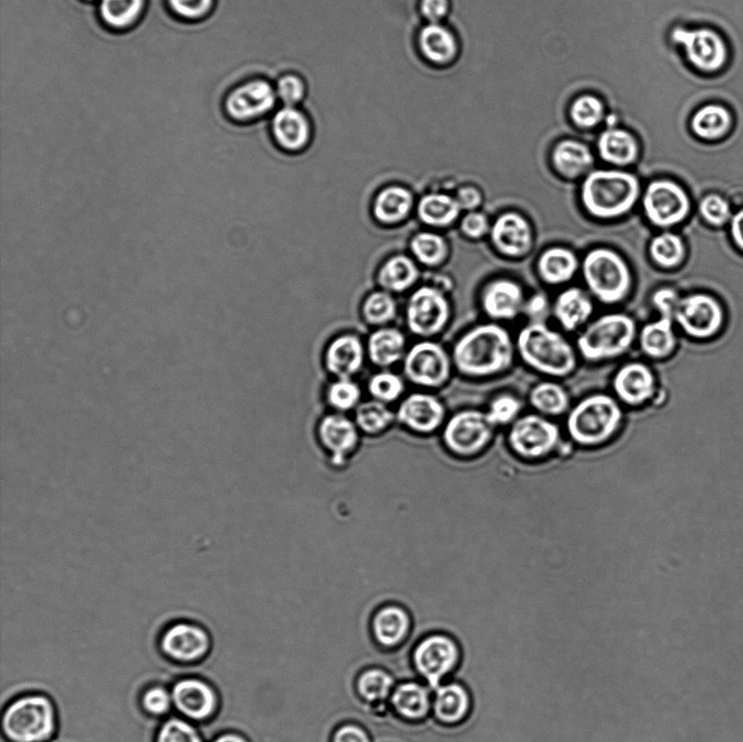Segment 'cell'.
<instances>
[{
  "label": "cell",
  "instance_id": "484cf974",
  "mask_svg": "<svg viewBox=\"0 0 743 742\" xmlns=\"http://www.w3.org/2000/svg\"><path fill=\"white\" fill-rule=\"evenodd\" d=\"M431 688L418 682L396 685L389 700L393 712L405 722L418 723L432 713Z\"/></svg>",
  "mask_w": 743,
  "mask_h": 742
},
{
  "label": "cell",
  "instance_id": "5bb4252c",
  "mask_svg": "<svg viewBox=\"0 0 743 742\" xmlns=\"http://www.w3.org/2000/svg\"><path fill=\"white\" fill-rule=\"evenodd\" d=\"M404 373L414 385L437 389L451 376V361L438 344L423 342L414 346L404 362Z\"/></svg>",
  "mask_w": 743,
  "mask_h": 742
},
{
  "label": "cell",
  "instance_id": "f5cc1de1",
  "mask_svg": "<svg viewBox=\"0 0 743 742\" xmlns=\"http://www.w3.org/2000/svg\"><path fill=\"white\" fill-rule=\"evenodd\" d=\"M700 215L709 225L722 227L732 219V208L723 196L709 194L704 197L699 205Z\"/></svg>",
  "mask_w": 743,
  "mask_h": 742
},
{
  "label": "cell",
  "instance_id": "9a60e30c",
  "mask_svg": "<svg viewBox=\"0 0 743 742\" xmlns=\"http://www.w3.org/2000/svg\"><path fill=\"white\" fill-rule=\"evenodd\" d=\"M159 648L173 662L195 664L207 657L212 648V639L205 628L178 622L165 630L160 637Z\"/></svg>",
  "mask_w": 743,
  "mask_h": 742
},
{
  "label": "cell",
  "instance_id": "91938a15",
  "mask_svg": "<svg viewBox=\"0 0 743 742\" xmlns=\"http://www.w3.org/2000/svg\"><path fill=\"white\" fill-rule=\"evenodd\" d=\"M679 296L673 289H661L653 295V303L659 309L662 317L674 319Z\"/></svg>",
  "mask_w": 743,
  "mask_h": 742
},
{
  "label": "cell",
  "instance_id": "6da1fadb",
  "mask_svg": "<svg viewBox=\"0 0 743 742\" xmlns=\"http://www.w3.org/2000/svg\"><path fill=\"white\" fill-rule=\"evenodd\" d=\"M514 342L509 331L497 324L481 325L457 342L454 363L469 377H490L513 364Z\"/></svg>",
  "mask_w": 743,
  "mask_h": 742
},
{
  "label": "cell",
  "instance_id": "f35d334b",
  "mask_svg": "<svg viewBox=\"0 0 743 742\" xmlns=\"http://www.w3.org/2000/svg\"><path fill=\"white\" fill-rule=\"evenodd\" d=\"M461 210L456 199H452L451 196L431 194L420 201L418 213L420 219L427 225L447 227L460 216Z\"/></svg>",
  "mask_w": 743,
  "mask_h": 742
},
{
  "label": "cell",
  "instance_id": "c3c4849f",
  "mask_svg": "<svg viewBox=\"0 0 743 742\" xmlns=\"http://www.w3.org/2000/svg\"><path fill=\"white\" fill-rule=\"evenodd\" d=\"M155 742H206L203 735L189 721L170 717L159 727Z\"/></svg>",
  "mask_w": 743,
  "mask_h": 742
},
{
  "label": "cell",
  "instance_id": "681fc988",
  "mask_svg": "<svg viewBox=\"0 0 743 742\" xmlns=\"http://www.w3.org/2000/svg\"><path fill=\"white\" fill-rule=\"evenodd\" d=\"M604 106L600 98L593 95H582L571 108V116L577 126L590 129L597 127L604 118Z\"/></svg>",
  "mask_w": 743,
  "mask_h": 742
},
{
  "label": "cell",
  "instance_id": "7dc6e473",
  "mask_svg": "<svg viewBox=\"0 0 743 742\" xmlns=\"http://www.w3.org/2000/svg\"><path fill=\"white\" fill-rule=\"evenodd\" d=\"M412 250L421 263L438 265L447 257V243L435 233H419L412 241Z\"/></svg>",
  "mask_w": 743,
  "mask_h": 742
},
{
  "label": "cell",
  "instance_id": "603a6c76",
  "mask_svg": "<svg viewBox=\"0 0 743 742\" xmlns=\"http://www.w3.org/2000/svg\"><path fill=\"white\" fill-rule=\"evenodd\" d=\"M472 709V695L463 684L445 682L435 689L432 698V713L440 724L461 725L468 719Z\"/></svg>",
  "mask_w": 743,
  "mask_h": 742
},
{
  "label": "cell",
  "instance_id": "4fadbf2b",
  "mask_svg": "<svg viewBox=\"0 0 743 742\" xmlns=\"http://www.w3.org/2000/svg\"><path fill=\"white\" fill-rule=\"evenodd\" d=\"M674 39L684 46L689 63L699 71L715 73L725 67L729 51L720 33L708 28L677 29Z\"/></svg>",
  "mask_w": 743,
  "mask_h": 742
},
{
  "label": "cell",
  "instance_id": "83f0119b",
  "mask_svg": "<svg viewBox=\"0 0 743 742\" xmlns=\"http://www.w3.org/2000/svg\"><path fill=\"white\" fill-rule=\"evenodd\" d=\"M418 47L429 63L439 66L452 63L458 52L455 35L440 23H429L421 29Z\"/></svg>",
  "mask_w": 743,
  "mask_h": 742
},
{
  "label": "cell",
  "instance_id": "ba28073f",
  "mask_svg": "<svg viewBox=\"0 0 743 742\" xmlns=\"http://www.w3.org/2000/svg\"><path fill=\"white\" fill-rule=\"evenodd\" d=\"M461 660L462 650L458 642L442 633L420 639L412 655L415 671L433 690L447 682Z\"/></svg>",
  "mask_w": 743,
  "mask_h": 742
},
{
  "label": "cell",
  "instance_id": "d6986e66",
  "mask_svg": "<svg viewBox=\"0 0 743 742\" xmlns=\"http://www.w3.org/2000/svg\"><path fill=\"white\" fill-rule=\"evenodd\" d=\"M318 438L332 464L340 467L357 450L361 431L345 414L334 412L320 420Z\"/></svg>",
  "mask_w": 743,
  "mask_h": 742
},
{
  "label": "cell",
  "instance_id": "30bf717a",
  "mask_svg": "<svg viewBox=\"0 0 743 742\" xmlns=\"http://www.w3.org/2000/svg\"><path fill=\"white\" fill-rule=\"evenodd\" d=\"M642 204L651 224L659 228L681 224L691 210L688 193L681 185L670 180L651 182L643 196Z\"/></svg>",
  "mask_w": 743,
  "mask_h": 742
},
{
  "label": "cell",
  "instance_id": "e7e4bbea",
  "mask_svg": "<svg viewBox=\"0 0 743 742\" xmlns=\"http://www.w3.org/2000/svg\"><path fill=\"white\" fill-rule=\"evenodd\" d=\"M548 304L544 295H536L534 299H531L525 304V309L529 315H540L546 311Z\"/></svg>",
  "mask_w": 743,
  "mask_h": 742
},
{
  "label": "cell",
  "instance_id": "7a4b0ae2",
  "mask_svg": "<svg viewBox=\"0 0 743 742\" xmlns=\"http://www.w3.org/2000/svg\"><path fill=\"white\" fill-rule=\"evenodd\" d=\"M640 195L633 173L615 169L590 171L581 187L582 204L599 219H614L630 212Z\"/></svg>",
  "mask_w": 743,
  "mask_h": 742
},
{
  "label": "cell",
  "instance_id": "b9f144b4",
  "mask_svg": "<svg viewBox=\"0 0 743 742\" xmlns=\"http://www.w3.org/2000/svg\"><path fill=\"white\" fill-rule=\"evenodd\" d=\"M530 403L542 414L557 416L568 410L566 390L555 382H541L530 393Z\"/></svg>",
  "mask_w": 743,
  "mask_h": 742
},
{
  "label": "cell",
  "instance_id": "cb8c5ba5",
  "mask_svg": "<svg viewBox=\"0 0 743 742\" xmlns=\"http://www.w3.org/2000/svg\"><path fill=\"white\" fill-rule=\"evenodd\" d=\"M412 629V618L404 608L398 604H388L381 607L373 616L371 621V633L377 645L394 649L410 636Z\"/></svg>",
  "mask_w": 743,
  "mask_h": 742
},
{
  "label": "cell",
  "instance_id": "4316f807",
  "mask_svg": "<svg viewBox=\"0 0 743 742\" xmlns=\"http://www.w3.org/2000/svg\"><path fill=\"white\" fill-rule=\"evenodd\" d=\"M271 129L277 143L291 152L302 150L311 140V122L295 107L281 108L272 119Z\"/></svg>",
  "mask_w": 743,
  "mask_h": 742
},
{
  "label": "cell",
  "instance_id": "e0dca14e",
  "mask_svg": "<svg viewBox=\"0 0 743 742\" xmlns=\"http://www.w3.org/2000/svg\"><path fill=\"white\" fill-rule=\"evenodd\" d=\"M449 316V303L436 289L421 288L413 294L408 303V327L416 335H435L447 324Z\"/></svg>",
  "mask_w": 743,
  "mask_h": 742
},
{
  "label": "cell",
  "instance_id": "8d00e7d4",
  "mask_svg": "<svg viewBox=\"0 0 743 742\" xmlns=\"http://www.w3.org/2000/svg\"><path fill=\"white\" fill-rule=\"evenodd\" d=\"M396 413L389 405L376 400L362 402L355 411V424L359 431L370 437L385 434L396 422Z\"/></svg>",
  "mask_w": 743,
  "mask_h": 742
},
{
  "label": "cell",
  "instance_id": "f6af8a7d",
  "mask_svg": "<svg viewBox=\"0 0 743 742\" xmlns=\"http://www.w3.org/2000/svg\"><path fill=\"white\" fill-rule=\"evenodd\" d=\"M143 0H102L101 14L111 27L125 28L139 17Z\"/></svg>",
  "mask_w": 743,
  "mask_h": 742
},
{
  "label": "cell",
  "instance_id": "4dcf8cb0",
  "mask_svg": "<svg viewBox=\"0 0 743 742\" xmlns=\"http://www.w3.org/2000/svg\"><path fill=\"white\" fill-rule=\"evenodd\" d=\"M593 313L588 294L578 288L563 291L554 303V315L562 327L574 331L587 323Z\"/></svg>",
  "mask_w": 743,
  "mask_h": 742
},
{
  "label": "cell",
  "instance_id": "6f0895ef",
  "mask_svg": "<svg viewBox=\"0 0 743 742\" xmlns=\"http://www.w3.org/2000/svg\"><path fill=\"white\" fill-rule=\"evenodd\" d=\"M490 229L487 216L481 213H469L462 221V231L468 238L480 239L486 236Z\"/></svg>",
  "mask_w": 743,
  "mask_h": 742
},
{
  "label": "cell",
  "instance_id": "9f6ffc18",
  "mask_svg": "<svg viewBox=\"0 0 743 742\" xmlns=\"http://www.w3.org/2000/svg\"><path fill=\"white\" fill-rule=\"evenodd\" d=\"M173 10L185 18L202 17L212 6L213 0H169Z\"/></svg>",
  "mask_w": 743,
  "mask_h": 742
},
{
  "label": "cell",
  "instance_id": "7bdbcfd3",
  "mask_svg": "<svg viewBox=\"0 0 743 742\" xmlns=\"http://www.w3.org/2000/svg\"><path fill=\"white\" fill-rule=\"evenodd\" d=\"M650 255L655 264L672 269L684 262L686 246L677 234L665 232L652 240Z\"/></svg>",
  "mask_w": 743,
  "mask_h": 742
},
{
  "label": "cell",
  "instance_id": "7c38bea8",
  "mask_svg": "<svg viewBox=\"0 0 743 742\" xmlns=\"http://www.w3.org/2000/svg\"><path fill=\"white\" fill-rule=\"evenodd\" d=\"M561 432L551 420L530 414L516 420L509 442L512 450L527 460H537L560 445Z\"/></svg>",
  "mask_w": 743,
  "mask_h": 742
},
{
  "label": "cell",
  "instance_id": "d4e9b609",
  "mask_svg": "<svg viewBox=\"0 0 743 742\" xmlns=\"http://www.w3.org/2000/svg\"><path fill=\"white\" fill-rule=\"evenodd\" d=\"M522 287L513 280L499 279L488 284L482 294V306L493 319H514L524 311L525 298Z\"/></svg>",
  "mask_w": 743,
  "mask_h": 742
},
{
  "label": "cell",
  "instance_id": "bcb514c9",
  "mask_svg": "<svg viewBox=\"0 0 743 742\" xmlns=\"http://www.w3.org/2000/svg\"><path fill=\"white\" fill-rule=\"evenodd\" d=\"M368 392L373 400L390 405L398 402L405 392L404 380L389 371H382L368 382Z\"/></svg>",
  "mask_w": 743,
  "mask_h": 742
},
{
  "label": "cell",
  "instance_id": "74e56055",
  "mask_svg": "<svg viewBox=\"0 0 743 742\" xmlns=\"http://www.w3.org/2000/svg\"><path fill=\"white\" fill-rule=\"evenodd\" d=\"M405 339L396 329H382L371 336L368 352L371 362L380 367L398 363L404 353Z\"/></svg>",
  "mask_w": 743,
  "mask_h": 742
},
{
  "label": "cell",
  "instance_id": "9c48e42d",
  "mask_svg": "<svg viewBox=\"0 0 743 742\" xmlns=\"http://www.w3.org/2000/svg\"><path fill=\"white\" fill-rule=\"evenodd\" d=\"M493 430L487 413L466 410L456 413L445 423L443 442L454 455L475 456L490 443Z\"/></svg>",
  "mask_w": 743,
  "mask_h": 742
},
{
  "label": "cell",
  "instance_id": "94428289",
  "mask_svg": "<svg viewBox=\"0 0 743 742\" xmlns=\"http://www.w3.org/2000/svg\"><path fill=\"white\" fill-rule=\"evenodd\" d=\"M449 0H421L420 11L429 23H440L448 16Z\"/></svg>",
  "mask_w": 743,
  "mask_h": 742
},
{
  "label": "cell",
  "instance_id": "d590c367",
  "mask_svg": "<svg viewBox=\"0 0 743 742\" xmlns=\"http://www.w3.org/2000/svg\"><path fill=\"white\" fill-rule=\"evenodd\" d=\"M395 686L393 676L378 667L365 670L356 679L358 697L371 707H380L389 701Z\"/></svg>",
  "mask_w": 743,
  "mask_h": 742
},
{
  "label": "cell",
  "instance_id": "be15d7a7",
  "mask_svg": "<svg viewBox=\"0 0 743 742\" xmlns=\"http://www.w3.org/2000/svg\"><path fill=\"white\" fill-rule=\"evenodd\" d=\"M730 234H732L737 249L743 252V209L739 210V212L732 217Z\"/></svg>",
  "mask_w": 743,
  "mask_h": 742
},
{
  "label": "cell",
  "instance_id": "836d02e7",
  "mask_svg": "<svg viewBox=\"0 0 743 742\" xmlns=\"http://www.w3.org/2000/svg\"><path fill=\"white\" fill-rule=\"evenodd\" d=\"M553 164L566 178H577L587 173L593 165L589 148L580 142L566 140L557 144L553 151Z\"/></svg>",
  "mask_w": 743,
  "mask_h": 742
},
{
  "label": "cell",
  "instance_id": "ac0fdd59",
  "mask_svg": "<svg viewBox=\"0 0 743 742\" xmlns=\"http://www.w3.org/2000/svg\"><path fill=\"white\" fill-rule=\"evenodd\" d=\"M447 411L443 403L428 393L408 395L396 412V419L407 430L419 436L435 434L445 424Z\"/></svg>",
  "mask_w": 743,
  "mask_h": 742
},
{
  "label": "cell",
  "instance_id": "d6a6232c",
  "mask_svg": "<svg viewBox=\"0 0 743 742\" xmlns=\"http://www.w3.org/2000/svg\"><path fill=\"white\" fill-rule=\"evenodd\" d=\"M578 267L577 256L565 247H551L543 252L538 261L540 277L550 284H562L572 280Z\"/></svg>",
  "mask_w": 743,
  "mask_h": 742
},
{
  "label": "cell",
  "instance_id": "f546056e",
  "mask_svg": "<svg viewBox=\"0 0 743 742\" xmlns=\"http://www.w3.org/2000/svg\"><path fill=\"white\" fill-rule=\"evenodd\" d=\"M734 127L732 111L721 104H709L701 107L691 119V130L703 141H720Z\"/></svg>",
  "mask_w": 743,
  "mask_h": 742
},
{
  "label": "cell",
  "instance_id": "ffe728a7",
  "mask_svg": "<svg viewBox=\"0 0 743 742\" xmlns=\"http://www.w3.org/2000/svg\"><path fill=\"white\" fill-rule=\"evenodd\" d=\"M277 100L274 86L265 80H254L234 90L226 107L234 120L251 121L267 115L275 108Z\"/></svg>",
  "mask_w": 743,
  "mask_h": 742
},
{
  "label": "cell",
  "instance_id": "277c9868",
  "mask_svg": "<svg viewBox=\"0 0 743 742\" xmlns=\"http://www.w3.org/2000/svg\"><path fill=\"white\" fill-rule=\"evenodd\" d=\"M57 731L54 702L44 695L11 701L3 714V733L9 742H48Z\"/></svg>",
  "mask_w": 743,
  "mask_h": 742
},
{
  "label": "cell",
  "instance_id": "8fae6325",
  "mask_svg": "<svg viewBox=\"0 0 743 742\" xmlns=\"http://www.w3.org/2000/svg\"><path fill=\"white\" fill-rule=\"evenodd\" d=\"M674 319L689 337L708 340L723 328L725 312L714 296L692 294L679 300Z\"/></svg>",
  "mask_w": 743,
  "mask_h": 742
},
{
  "label": "cell",
  "instance_id": "680465c9",
  "mask_svg": "<svg viewBox=\"0 0 743 742\" xmlns=\"http://www.w3.org/2000/svg\"><path fill=\"white\" fill-rule=\"evenodd\" d=\"M331 742H373V740L361 725L346 723L334 731Z\"/></svg>",
  "mask_w": 743,
  "mask_h": 742
},
{
  "label": "cell",
  "instance_id": "ab89813d",
  "mask_svg": "<svg viewBox=\"0 0 743 742\" xmlns=\"http://www.w3.org/2000/svg\"><path fill=\"white\" fill-rule=\"evenodd\" d=\"M413 196L399 187L382 191L376 200L374 213L377 219L385 224H396L405 219L411 212Z\"/></svg>",
  "mask_w": 743,
  "mask_h": 742
},
{
  "label": "cell",
  "instance_id": "db71d44e",
  "mask_svg": "<svg viewBox=\"0 0 743 742\" xmlns=\"http://www.w3.org/2000/svg\"><path fill=\"white\" fill-rule=\"evenodd\" d=\"M141 706L150 716L162 717L170 713L173 708L171 690L163 686H153L143 692Z\"/></svg>",
  "mask_w": 743,
  "mask_h": 742
},
{
  "label": "cell",
  "instance_id": "6125c7cd",
  "mask_svg": "<svg viewBox=\"0 0 743 742\" xmlns=\"http://www.w3.org/2000/svg\"><path fill=\"white\" fill-rule=\"evenodd\" d=\"M456 201L461 209L474 210L482 202L481 193L475 188H464L457 193Z\"/></svg>",
  "mask_w": 743,
  "mask_h": 742
},
{
  "label": "cell",
  "instance_id": "1f68e13d",
  "mask_svg": "<svg viewBox=\"0 0 743 742\" xmlns=\"http://www.w3.org/2000/svg\"><path fill=\"white\" fill-rule=\"evenodd\" d=\"M598 150L606 163L628 166L636 162L639 145L635 136L630 132L611 128L601 134Z\"/></svg>",
  "mask_w": 743,
  "mask_h": 742
},
{
  "label": "cell",
  "instance_id": "2e32d148",
  "mask_svg": "<svg viewBox=\"0 0 743 742\" xmlns=\"http://www.w3.org/2000/svg\"><path fill=\"white\" fill-rule=\"evenodd\" d=\"M173 708L183 719L192 722H205L212 719L219 708L216 689L206 680L187 677L178 680L171 689Z\"/></svg>",
  "mask_w": 743,
  "mask_h": 742
},
{
  "label": "cell",
  "instance_id": "7402d4cb",
  "mask_svg": "<svg viewBox=\"0 0 743 742\" xmlns=\"http://www.w3.org/2000/svg\"><path fill=\"white\" fill-rule=\"evenodd\" d=\"M613 388L619 400L639 406L654 398L656 379L646 364L629 363L617 371Z\"/></svg>",
  "mask_w": 743,
  "mask_h": 742
},
{
  "label": "cell",
  "instance_id": "11a10c76",
  "mask_svg": "<svg viewBox=\"0 0 743 742\" xmlns=\"http://www.w3.org/2000/svg\"><path fill=\"white\" fill-rule=\"evenodd\" d=\"M278 100L284 106L295 107L300 104L306 95L304 80L296 74H287L279 79L276 86Z\"/></svg>",
  "mask_w": 743,
  "mask_h": 742
},
{
  "label": "cell",
  "instance_id": "ee69618b",
  "mask_svg": "<svg viewBox=\"0 0 743 742\" xmlns=\"http://www.w3.org/2000/svg\"><path fill=\"white\" fill-rule=\"evenodd\" d=\"M327 402L336 413L356 411L362 403V390L352 379H338L327 391Z\"/></svg>",
  "mask_w": 743,
  "mask_h": 742
},
{
  "label": "cell",
  "instance_id": "5b68a950",
  "mask_svg": "<svg viewBox=\"0 0 743 742\" xmlns=\"http://www.w3.org/2000/svg\"><path fill=\"white\" fill-rule=\"evenodd\" d=\"M623 411L608 394H593L582 400L569 413V436L584 447H598L608 442L621 428Z\"/></svg>",
  "mask_w": 743,
  "mask_h": 742
},
{
  "label": "cell",
  "instance_id": "03108f58",
  "mask_svg": "<svg viewBox=\"0 0 743 742\" xmlns=\"http://www.w3.org/2000/svg\"><path fill=\"white\" fill-rule=\"evenodd\" d=\"M213 742H250L242 734L239 733H225L217 736Z\"/></svg>",
  "mask_w": 743,
  "mask_h": 742
},
{
  "label": "cell",
  "instance_id": "f1b7e54d",
  "mask_svg": "<svg viewBox=\"0 0 743 742\" xmlns=\"http://www.w3.org/2000/svg\"><path fill=\"white\" fill-rule=\"evenodd\" d=\"M364 364V349L361 341L353 336H344L333 341L327 352V368L338 379H352Z\"/></svg>",
  "mask_w": 743,
  "mask_h": 742
},
{
  "label": "cell",
  "instance_id": "60d3db41",
  "mask_svg": "<svg viewBox=\"0 0 743 742\" xmlns=\"http://www.w3.org/2000/svg\"><path fill=\"white\" fill-rule=\"evenodd\" d=\"M418 278V269L412 259L395 256L382 267L379 281L383 288L400 292L413 286Z\"/></svg>",
  "mask_w": 743,
  "mask_h": 742
},
{
  "label": "cell",
  "instance_id": "44dd1931",
  "mask_svg": "<svg viewBox=\"0 0 743 742\" xmlns=\"http://www.w3.org/2000/svg\"><path fill=\"white\" fill-rule=\"evenodd\" d=\"M490 236L495 249L509 257L526 255L534 243V233L528 220L513 212L503 214L494 221Z\"/></svg>",
  "mask_w": 743,
  "mask_h": 742
},
{
  "label": "cell",
  "instance_id": "8992f818",
  "mask_svg": "<svg viewBox=\"0 0 743 742\" xmlns=\"http://www.w3.org/2000/svg\"><path fill=\"white\" fill-rule=\"evenodd\" d=\"M635 320L625 314H609L594 320L577 340L580 354L591 362L612 360L625 354L636 338Z\"/></svg>",
  "mask_w": 743,
  "mask_h": 742
},
{
  "label": "cell",
  "instance_id": "3957f363",
  "mask_svg": "<svg viewBox=\"0 0 743 742\" xmlns=\"http://www.w3.org/2000/svg\"><path fill=\"white\" fill-rule=\"evenodd\" d=\"M517 351L530 367L553 377L571 375L577 366L575 350L559 332L535 321L519 332Z\"/></svg>",
  "mask_w": 743,
  "mask_h": 742
},
{
  "label": "cell",
  "instance_id": "52a82bcc",
  "mask_svg": "<svg viewBox=\"0 0 743 742\" xmlns=\"http://www.w3.org/2000/svg\"><path fill=\"white\" fill-rule=\"evenodd\" d=\"M582 274L590 292L605 304L627 298L631 288L630 269L625 259L610 249L593 250L582 263Z\"/></svg>",
  "mask_w": 743,
  "mask_h": 742
},
{
  "label": "cell",
  "instance_id": "816d5d0a",
  "mask_svg": "<svg viewBox=\"0 0 743 742\" xmlns=\"http://www.w3.org/2000/svg\"><path fill=\"white\" fill-rule=\"evenodd\" d=\"M522 407V402L514 395L501 394L491 402L487 416L494 427L507 425L516 419Z\"/></svg>",
  "mask_w": 743,
  "mask_h": 742
},
{
  "label": "cell",
  "instance_id": "f907efd6",
  "mask_svg": "<svg viewBox=\"0 0 743 742\" xmlns=\"http://www.w3.org/2000/svg\"><path fill=\"white\" fill-rule=\"evenodd\" d=\"M395 313V302L385 292L371 294L364 305V315L370 324H386L394 318Z\"/></svg>",
  "mask_w": 743,
  "mask_h": 742
},
{
  "label": "cell",
  "instance_id": "e575fe53",
  "mask_svg": "<svg viewBox=\"0 0 743 742\" xmlns=\"http://www.w3.org/2000/svg\"><path fill=\"white\" fill-rule=\"evenodd\" d=\"M672 318L662 317L642 328L640 345L643 353L655 360L671 356L676 348Z\"/></svg>",
  "mask_w": 743,
  "mask_h": 742
}]
</instances>
